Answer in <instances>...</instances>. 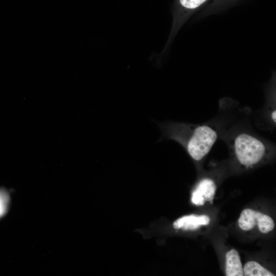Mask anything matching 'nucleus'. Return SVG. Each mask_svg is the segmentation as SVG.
I'll return each instance as SVG.
<instances>
[{
	"instance_id": "nucleus-4",
	"label": "nucleus",
	"mask_w": 276,
	"mask_h": 276,
	"mask_svg": "<svg viewBox=\"0 0 276 276\" xmlns=\"http://www.w3.org/2000/svg\"><path fill=\"white\" fill-rule=\"evenodd\" d=\"M210 221V219L206 215L192 214L179 218L174 222L173 225L175 229L181 228L185 231L195 230L201 225L209 224Z\"/></svg>"
},
{
	"instance_id": "nucleus-8",
	"label": "nucleus",
	"mask_w": 276,
	"mask_h": 276,
	"mask_svg": "<svg viewBox=\"0 0 276 276\" xmlns=\"http://www.w3.org/2000/svg\"><path fill=\"white\" fill-rule=\"evenodd\" d=\"M257 224L260 232L266 234L273 230L274 223L273 219L269 216L257 211Z\"/></svg>"
},
{
	"instance_id": "nucleus-7",
	"label": "nucleus",
	"mask_w": 276,
	"mask_h": 276,
	"mask_svg": "<svg viewBox=\"0 0 276 276\" xmlns=\"http://www.w3.org/2000/svg\"><path fill=\"white\" fill-rule=\"evenodd\" d=\"M243 273L245 276H274L265 268L255 261L246 263L244 267Z\"/></svg>"
},
{
	"instance_id": "nucleus-9",
	"label": "nucleus",
	"mask_w": 276,
	"mask_h": 276,
	"mask_svg": "<svg viewBox=\"0 0 276 276\" xmlns=\"http://www.w3.org/2000/svg\"><path fill=\"white\" fill-rule=\"evenodd\" d=\"M9 195L4 190L0 189V218L7 212L9 204Z\"/></svg>"
},
{
	"instance_id": "nucleus-11",
	"label": "nucleus",
	"mask_w": 276,
	"mask_h": 276,
	"mask_svg": "<svg viewBox=\"0 0 276 276\" xmlns=\"http://www.w3.org/2000/svg\"><path fill=\"white\" fill-rule=\"evenodd\" d=\"M271 118L274 122H275V110L271 112Z\"/></svg>"
},
{
	"instance_id": "nucleus-1",
	"label": "nucleus",
	"mask_w": 276,
	"mask_h": 276,
	"mask_svg": "<svg viewBox=\"0 0 276 276\" xmlns=\"http://www.w3.org/2000/svg\"><path fill=\"white\" fill-rule=\"evenodd\" d=\"M159 127L164 137L178 143L196 161L208 154L217 139V132L209 125L168 122Z\"/></svg>"
},
{
	"instance_id": "nucleus-10",
	"label": "nucleus",
	"mask_w": 276,
	"mask_h": 276,
	"mask_svg": "<svg viewBox=\"0 0 276 276\" xmlns=\"http://www.w3.org/2000/svg\"><path fill=\"white\" fill-rule=\"evenodd\" d=\"M181 5L188 9H195L204 3L206 0H179Z\"/></svg>"
},
{
	"instance_id": "nucleus-2",
	"label": "nucleus",
	"mask_w": 276,
	"mask_h": 276,
	"mask_svg": "<svg viewBox=\"0 0 276 276\" xmlns=\"http://www.w3.org/2000/svg\"><path fill=\"white\" fill-rule=\"evenodd\" d=\"M233 151L241 165L250 167L261 162L267 155L269 149L259 139L243 133L234 139Z\"/></svg>"
},
{
	"instance_id": "nucleus-5",
	"label": "nucleus",
	"mask_w": 276,
	"mask_h": 276,
	"mask_svg": "<svg viewBox=\"0 0 276 276\" xmlns=\"http://www.w3.org/2000/svg\"><path fill=\"white\" fill-rule=\"evenodd\" d=\"M226 276H243V269L238 251L233 249L226 255Z\"/></svg>"
},
{
	"instance_id": "nucleus-6",
	"label": "nucleus",
	"mask_w": 276,
	"mask_h": 276,
	"mask_svg": "<svg viewBox=\"0 0 276 276\" xmlns=\"http://www.w3.org/2000/svg\"><path fill=\"white\" fill-rule=\"evenodd\" d=\"M257 211L250 209L243 210L238 220L240 228L245 231L254 228L257 224Z\"/></svg>"
},
{
	"instance_id": "nucleus-3",
	"label": "nucleus",
	"mask_w": 276,
	"mask_h": 276,
	"mask_svg": "<svg viewBox=\"0 0 276 276\" xmlns=\"http://www.w3.org/2000/svg\"><path fill=\"white\" fill-rule=\"evenodd\" d=\"M216 190L214 181L210 178H203L197 185L192 194L191 201L197 205H202L205 201L212 203Z\"/></svg>"
}]
</instances>
